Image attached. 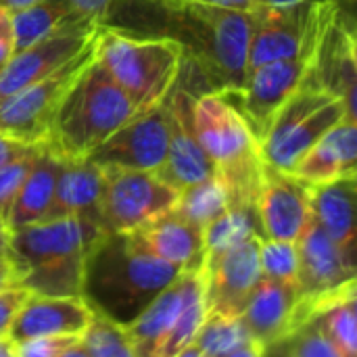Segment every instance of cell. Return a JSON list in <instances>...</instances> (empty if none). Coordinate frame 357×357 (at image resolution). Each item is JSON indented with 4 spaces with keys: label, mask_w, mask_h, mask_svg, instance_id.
Masks as SVG:
<instances>
[{
    "label": "cell",
    "mask_w": 357,
    "mask_h": 357,
    "mask_svg": "<svg viewBox=\"0 0 357 357\" xmlns=\"http://www.w3.org/2000/svg\"><path fill=\"white\" fill-rule=\"evenodd\" d=\"M182 270L153 255L132 232H105L86 255L79 297L92 314L126 328Z\"/></svg>",
    "instance_id": "1"
},
{
    "label": "cell",
    "mask_w": 357,
    "mask_h": 357,
    "mask_svg": "<svg viewBox=\"0 0 357 357\" xmlns=\"http://www.w3.org/2000/svg\"><path fill=\"white\" fill-rule=\"evenodd\" d=\"M107 230L79 218L38 222L8 232L6 257L31 295L79 297L84 261Z\"/></svg>",
    "instance_id": "2"
},
{
    "label": "cell",
    "mask_w": 357,
    "mask_h": 357,
    "mask_svg": "<svg viewBox=\"0 0 357 357\" xmlns=\"http://www.w3.org/2000/svg\"><path fill=\"white\" fill-rule=\"evenodd\" d=\"M136 113L128 94L94 56L63 94L44 144L63 161L88 159Z\"/></svg>",
    "instance_id": "3"
},
{
    "label": "cell",
    "mask_w": 357,
    "mask_h": 357,
    "mask_svg": "<svg viewBox=\"0 0 357 357\" xmlns=\"http://www.w3.org/2000/svg\"><path fill=\"white\" fill-rule=\"evenodd\" d=\"M197 138L224 182L230 207L257 205L264 161L247 121L222 92H205L192 109Z\"/></svg>",
    "instance_id": "4"
},
{
    "label": "cell",
    "mask_w": 357,
    "mask_h": 357,
    "mask_svg": "<svg viewBox=\"0 0 357 357\" xmlns=\"http://www.w3.org/2000/svg\"><path fill=\"white\" fill-rule=\"evenodd\" d=\"M94 56L138 111L165 100L182 67V46L176 40L115 27H98Z\"/></svg>",
    "instance_id": "5"
},
{
    "label": "cell",
    "mask_w": 357,
    "mask_h": 357,
    "mask_svg": "<svg viewBox=\"0 0 357 357\" xmlns=\"http://www.w3.org/2000/svg\"><path fill=\"white\" fill-rule=\"evenodd\" d=\"M351 119L345 105L335 96L299 88L272 117L259 140L261 161L280 172H293L299 159L339 121Z\"/></svg>",
    "instance_id": "6"
},
{
    "label": "cell",
    "mask_w": 357,
    "mask_h": 357,
    "mask_svg": "<svg viewBox=\"0 0 357 357\" xmlns=\"http://www.w3.org/2000/svg\"><path fill=\"white\" fill-rule=\"evenodd\" d=\"M333 13L337 8L326 2L255 4L249 10L247 71L272 61L297 56Z\"/></svg>",
    "instance_id": "7"
},
{
    "label": "cell",
    "mask_w": 357,
    "mask_h": 357,
    "mask_svg": "<svg viewBox=\"0 0 357 357\" xmlns=\"http://www.w3.org/2000/svg\"><path fill=\"white\" fill-rule=\"evenodd\" d=\"M297 255L299 316L301 324L305 326L331 299L356 287L357 266L356 259H351L324 234V230L312 220V215L301 236L297 238Z\"/></svg>",
    "instance_id": "8"
},
{
    "label": "cell",
    "mask_w": 357,
    "mask_h": 357,
    "mask_svg": "<svg viewBox=\"0 0 357 357\" xmlns=\"http://www.w3.org/2000/svg\"><path fill=\"white\" fill-rule=\"evenodd\" d=\"M100 169V222L107 232H132L169 211L178 201L180 192L163 182L157 172L119 167Z\"/></svg>",
    "instance_id": "9"
},
{
    "label": "cell",
    "mask_w": 357,
    "mask_h": 357,
    "mask_svg": "<svg viewBox=\"0 0 357 357\" xmlns=\"http://www.w3.org/2000/svg\"><path fill=\"white\" fill-rule=\"evenodd\" d=\"M96 42V40H94ZM94 59V44L82 54L65 63L44 79L15 92L0 102V134L17 138L25 144H42L48 138L56 107L77 77V73Z\"/></svg>",
    "instance_id": "10"
},
{
    "label": "cell",
    "mask_w": 357,
    "mask_h": 357,
    "mask_svg": "<svg viewBox=\"0 0 357 357\" xmlns=\"http://www.w3.org/2000/svg\"><path fill=\"white\" fill-rule=\"evenodd\" d=\"M322 27H320V31H322ZM320 31L297 56L259 65V67L247 71L245 82L238 90L222 92L234 105V109L241 113V117L247 121L249 130L257 138V144L264 138L274 113L299 90L305 69H307V63H310L312 48H314Z\"/></svg>",
    "instance_id": "11"
},
{
    "label": "cell",
    "mask_w": 357,
    "mask_h": 357,
    "mask_svg": "<svg viewBox=\"0 0 357 357\" xmlns=\"http://www.w3.org/2000/svg\"><path fill=\"white\" fill-rule=\"evenodd\" d=\"M357 42L356 27L335 13L322 27L299 88L322 90L341 100L351 119L356 113Z\"/></svg>",
    "instance_id": "12"
},
{
    "label": "cell",
    "mask_w": 357,
    "mask_h": 357,
    "mask_svg": "<svg viewBox=\"0 0 357 357\" xmlns=\"http://www.w3.org/2000/svg\"><path fill=\"white\" fill-rule=\"evenodd\" d=\"M167 107L169 96L155 107L138 111L88 159L98 167L159 172L167 155Z\"/></svg>",
    "instance_id": "13"
},
{
    "label": "cell",
    "mask_w": 357,
    "mask_h": 357,
    "mask_svg": "<svg viewBox=\"0 0 357 357\" xmlns=\"http://www.w3.org/2000/svg\"><path fill=\"white\" fill-rule=\"evenodd\" d=\"M98 25L90 21H73L31 44L29 48L15 52L0 71V102L15 92L44 79L61 69L65 63L82 54L94 44Z\"/></svg>",
    "instance_id": "14"
},
{
    "label": "cell",
    "mask_w": 357,
    "mask_h": 357,
    "mask_svg": "<svg viewBox=\"0 0 357 357\" xmlns=\"http://www.w3.org/2000/svg\"><path fill=\"white\" fill-rule=\"evenodd\" d=\"M195 94L176 82L167 107V155L157 176L178 192L195 182L215 176V167L195 132Z\"/></svg>",
    "instance_id": "15"
},
{
    "label": "cell",
    "mask_w": 357,
    "mask_h": 357,
    "mask_svg": "<svg viewBox=\"0 0 357 357\" xmlns=\"http://www.w3.org/2000/svg\"><path fill=\"white\" fill-rule=\"evenodd\" d=\"M207 316H241L259 284V238H249L215 259L201 264Z\"/></svg>",
    "instance_id": "16"
},
{
    "label": "cell",
    "mask_w": 357,
    "mask_h": 357,
    "mask_svg": "<svg viewBox=\"0 0 357 357\" xmlns=\"http://www.w3.org/2000/svg\"><path fill=\"white\" fill-rule=\"evenodd\" d=\"M257 215L264 238L297 243L312 215L310 184L289 172H280L264 163Z\"/></svg>",
    "instance_id": "17"
},
{
    "label": "cell",
    "mask_w": 357,
    "mask_h": 357,
    "mask_svg": "<svg viewBox=\"0 0 357 357\" xmlns=\"http://www.w3.org/2000/svg\"><path fill=\"white\" fill-rule=\"evenodd\" d=\"M90 320L92 312L82 297H44L29 293L10 322L8 339L21 343L38 337H82Z\"/></svg>",
    "instance_id": "18"
},
{
    "label": "cell",
    "mask_w": 357,
    "mask_h": 357,
    "mask_svg": "<svg viewBox=\"0 0 357 357\" xmlns=\"http://www.w3.org/2000/svg\"><path fill=\"white\" fill-rule=\"evenodd\" d=\"M241 318L253 341L264 347L289 341L303 326L299 316V291L295 287L261 278Z\"/></svg>",
    "instance_id": "19"
},
{
    "label": "cell",
    "mask_w": 357,
    "mask_h": 357,
    "mask_svg": "<svg viewBox=\"0 0 357 357\" xmlns=\"http://www.w3.org/2000/svg\"><path fill=\"white\" fill-rule=\"evenodd\" d=\"M100 195H102V169L96 163H92L90 159L63 161L56 178L52 203L42 222L61 220V218H79L102 226Z\"/></svg>",
    "instance_id": "20"
},
{
    "label": "cell",
    "mask_w": 357,
    "mask_h": 357,
    "mask_svg": "<svg viewBox=\"0 0 357 357\" xmlns=\"http://www.w3.org/2000/svg\"><path fill=\"white\" fill-rule=\"evenodd\" d=\"M357 121H339L295 165V178L310 186L357 176Z\"/></svg>",
    "instance_id": "21"
},
{
    "label": "cell",
    "mask_w": 357,
    "mask_h": 357,
    "mask_svg": "<svg viewBox=\"0 0 357 357\" xmlns=\"http://www.w3.org/2000/svg\"><path fill=\"white\" fill-rule=\"evenodd\" d=\"M356 192L357 178H341L310 186L312 220L351 259H357Z\"/></svg>",
    "instance_id": "22"
},
{
    "label": "cell",
    "mask_w": 357,
    "mask_h": 357,
    "mask_svg": "<svg viewBox=\"0 0 357 357\" xmlns=\"http://www.w3.org/2000/svg\"><path fill=\"white\" fill-rule=\"evenodd\" d=\"M132 234L144 249L163 261L184 270L201 268L203 264V228L190 224L174 209L132 230Z\"/></svg>",
    "instance_id": "23"
},
{
    "label": "cell",
    "mask_w": 357,
    "mask_h": 357,
    "mask_svg": "<svg viewBox=\"0 0 357 357\" xmlns=\"http://www.w3.org/2000/svg\"><path fill=\"white\" fill-rule=\"evenodd\" d=\"M61 159L42 144L21 188L17 190L8 211H6V232L38 224L46 218L52 203L56 178L61 172Z\"/></svg>",
    "instance_id": "24"
},
{
    "label": "cell",
    "mask_w": 357,
    "mask_h": 357,
    "mask_svg": "<svg viewBox=\"0 0 357 357\" xmlns=\"http://www.w3.org/2000/svg\"><path fill=\"white\" fill-rule=\"evenodd\" d=\"M182 272L130 326L123 328L136 357H161L163 345L167 343L172 328L182 310V297H184Z\"/></svg>",
    "instance_id": "25"
},
{
    "label": "cell",
    "mask_w": 357,
    "mask_h": 357,
    "mask_svg": "<svg viewBox=\"0 0 357 357\" xmlns=\"http://www.w3.org/2000/svg\"><path fill=\"white\" fill-rule=\"evenodd\" d=\"M249 238H264L257 205L228 207L203 230V261L215 259Z\"/></svg>",
    "instance_id": "26"
},
{
    "label": "cell",
    "mask_w": 357,
    "mask_h": 357,
    "mask_svg": "<svg viewBox=\"0 0 357 357\" xmlns=\"http://www.w3.org/2000/svg\"><path fill=\"white\" fill-rule=\"evenodd\" d=\"M10 13H13L15 52L29 48L31 44L40 42L42 38L50 36L52 31L61 29L67 23L82 21L71 15L65 0H36V2H31L23 8L10 10Z\"/></svg>",
    "instance_id": "27"
},
{
    "label": "cell",
    "mask_w": 357,
    "mask_h": 357,
    "mask_svg": "<svg viewBox=\"0 0 357 357\" xmlns=\"http://www.w3.org/2000/svg\"><path fill=\"white\" fill-rule=\"evenodd\" d=\"M230 207V197L224 182L218 176H209L180 190L176 205L172 207L178 215L188 220L199 228H207L213 220L226 213Z\"/></svg>",
    "instance_id": "28"
},
{
    "label": "cell",
    "mask_w": 357,
    "mask_h": 357,
    "mask_svg": "<svg viewBox=\"0 0 357 357\" xmlns=\"http://www.w3.org/2000/svg\"><path fill=\"white\" fill-rule=\"evenodd\" d=\"M312 322L320 326L343 357H357L356 287L328 301Z\"/></svg>",
    "instance_id": "29"
},
{
    "label": "cell",
    "mask_w": 357,
    "mask_h": 357,
    "mask_svg": "<svg viewBox=\"0 0 357 357\" xmlns=\"http://www.w3.org/2000/svg\"><path fill=\"white\" fill-rule=\"evenodd\" d=\"M249 341L253 337L241 316H207L192 343L205 357H224Z\"/></svg>",
    "instance_id": "30"
},
{
    "label": "cell",
    "mask_w": 357,
    "mask_h": 357,
    "mask_svg": "<svg viewBox=\"0 0 357 357\" xmlns=\"http://www.w3.org/2000/svg\"><path fill=\"white\" fill-rule=\"evenodd\" d=\"M259 266H261V276L266 280L297 289V274H299L297 243L259 238Z\"/></svg>",
    "instance_id": "31"
},
{
    "label": "cell",
    "mask_w": 357,
    "mask_h": 357,
    "mask_svg": "<svg viewBox=\"0 0 357 357\" xmlns=\"http://www.w3.org/2000/svg\"><path fill=\"white\" fill-rule=\"evenodd\" d=\"M79 341L90 357H136L126 331L96 314H92V320Z\"/></svg>",
    "instance_id": "32"
},
{
    "label": "cell",
    "mask_w": 357,
    "mask_h": 357,
    "mask_svg": "<svg viewBox=\"0 0 357 357\" xmlns=\"http://www.w3.org/2000/svg\"><path fill=\"white\" fill-rule=\"evenodd\" d=\"M291 357H343V354L316 322H310L291 337Z\"/></svg>",
    "instance_id": "33"
},
{
    "label": "cell",
    "mask_w": 357,
    "mask_h": 357,
    "mask_svg": "<svg viewBox=\"0 0 357 357\" xmlns=\"http://www.w3.org/2000/svg\"><path fill=\"white\" fill-rule=\"evenodd\" d=\"M42 144H36L25 157L0 167V213L4 215V222H6V211H8L17 190L21 188V184H23V180H25V176H27V172H29V167H31Z\"/></svg>",
    "instance_id": "34"
},
{
    "label": "cell",
    "mask_w": 357,
    "mask_h": 357,
    "mask_svg": "<svg viewBox=\"0 0 357 357\" xmlns=\"http://www.w3.org/2000/svg\"><path fill=\"white\" fill-rule=\"evenodd\" d=\"M71 15L82 21L96 23L98 27H105L121 0H65Z\"/></svg>",
    "instance_id": "35"
},
{
    "label": "cell",
    "mask_w": 357,
    "mask_h": 357,
    "mask_svg": "<svg viewBox=\"0 0 357 357\" xmlns=\"http://www.w3.org/2000/svg\"><path fill=\"white\" fill-rule=\"evenodd\" d=\"M79 337H38L29 341L15 343L17 357H59Z\"/></svg>",
    "instance_id": "36"
},
{
    "label": "cell",
    "mask_w": 357,
    "mask_h": 357,
    "mask_svg": "<svg viewBox=\"0 0 357 357\" xmlns=\"http://www.w3.org/2000/svg\"><path fill=\"white\" fill-rule=\"evenodd\" d=\"M27 291L25 289H6L0 291V337L8 335L10 322L17 314V310L23 305V301L27 299Z\"/></svg>",
    "instance_id": "37"
},
{
    "label": "cell",
    "mask_w": 357,
    "mask_h": 357,
    "mask_svg": "<svg viewBox=\"0 0 357 357\" xmlns=\"http://www.w3.org/2000/svg\"><path fill=\"white\" fill-rule=\"evenodd\" d=\"M15 52L13 42V13L4 6H0V71L8 63V59Z\"/></svg>",
    "instance_id": "38"
},
{
    "label": "cell",
    "mask_w": 357,
    "mask_h": 357,
    "mask_svg": "<svg viewBox=\"0 0 357 357\" xmlns=\"http://www.w3.org/2000/svg\"><path fill=\"white\" fill-rule=\"evenodd\" d=\"M36 144H25L17 138H10V136H4L0 134V167L25 157Z\"/></svg>",
    "instance_id": "39"
},
{
    "label": "cell",
    "mask_w": 357,
    "mask_h": 357,
    "mask_svg": "<svg viewBox=\"0 0 357 357\" xmlns=\"http://www.w3.org/2000/svg\"><path fill=\"white\" fill-rule=\"evenodd\" d=\"M19 287V278H17V272L10 264V259L4 255L0 257V291H6V289H17ZM21 289V287H19Z\"/></svg>",
    "instance_id": "40"
},
{
    "label": "cell",
    "mask_w": 357,
    "mask_h": 357,
    "mask_svg": "<svg viewBox=\"0 0 357 357\" xmlns=\"http://www.w3.org/2000/svg\"><path fill=\"white\" fill-rule=\"evenodd\" d=\"M324 2L335 6L339 17L356 27V0H324Z\"/></svg>",
    "instance_id": "41"
},
{
    "label": "cell",
    "mask_w": 357,
    "mask_h": 357,
    "mask_svg": "<svg viewBox=\"0 0 357 357\" xmlns=\"http://www.w3.org/2000/svg\"><path fill=\"white\" fill-rule=\"evenodd\" d=\"M184 2H201V4H213V6H224V8L251 10L261 0H184Z\"/></svg>",
    "instance_id": "42"
},
{
    "label": "cell",
    "mask_w": 357,
    "mask_h": 357,
    "mask_svg": "<svg viewBox=\"0 0 357 357\" xmlns=\"http://www.w3.org/2000/svg\"><path fill=\"white\" fill-rule=\"evenodd\" d=\"M264 354H266V347H264L261 343L249 341V343H245L243 347L234 349L232 354H228V356L224 357H264Z\"/></svg>",
    "instance_id": "43"
},
{
    "label": "cell",
    "mask_w": 357,
    "mask_h": 357,
    "mask_svg": "<svg viewBox=\"0 0 357 357\" xmlns=\"http://www.w3.org/2000/svg\"><path fill=\"white\" fill-rule=\"evenodd\" d=\"M264 357H291V339L289 341H280V343H274L270 347H266V354Z\"/></svg>",
    "instance_id": "44"
},
{
    "label": "cell",
    "mask_w": 357,
    "mask_h": 357,
    "mask_svg": "<svg viewBox=\"0 0 357 357\" xmlns=\"http://www.w3.org/2000/svg\"><path fill=\"white\" fill-rule=\"evenodd\" d=\"M59 357H90V356H88L86 347L82 345V341L77 339V341H73L67 349H63V354H61Z\"/></svg>",
    "instance_id": "45"
},
{
    "label": "cell",
    "mask_w": 357,
    "mask_h": 357,
    "mask_svg": "<svg viewBox=\"0 0 357 357\" xmlns=\"http://www.w3.org/2000/svg\"><path fill=\"white\" fill-rule=\"evenodd\" d=\"M0 357H17V345L8 335L0 337Z\"/></svg>",
    "instance_id": "46"
},
{
    "label": "cell",
    "mask_w": 357,
    "mask_h": 357,
    "mask_svg": "<svg viewBox=\"0 0 357 357\" xmlns=\"http://www.w3.org/2000/svg\"><path fill=\"white\" fill-rule=\"evenodd\" d=\"M174 357H205V356L201 354V349H199L195 343H190V345H186L184 349H180V351H178Z\"/></svg>",
    "instance_id": "47"
},
{
    "label": "cell",
    "mask_w": 357,
    "mask_h": 357,
    "mask_svg": "<svg viewBox=\"0 0 357 357\" xmlns=\"http://www.w3.org/2000/svg\"><path fill=\"white\" fill-rule=\"evenodd\" d=\"M31 2H36V0H0V6H4L8 10H17V8H23Z\"/></svg>",
    "instance_id": "48"
},
{
    "label": "cell",
    "mask_w": 357,
    "mask_h": 357,
    "mask_svg": "<svg viewBox=\"0 0 357 357\" xmlns=\"http://www.w3.org/2000/svg\"><path fill=\"white\" fill-rule=\"evenodd\" d=\"M6 245H8V232H0V257L6 255Z\"/></svg>",
    "instance_id": "49"
},
{
    "label": "cell",
    "mask_w": 357,
    "mask_h": 357,
    "mask_svg": "<svg viewBox=\"0 0 357 357\" xmlns=\"http://www.w3.org/2000/svg\"><path fill=\"white\" fill-rule=\"evenodd\" d=\"M268 4H291V2H324V0H261Z\"/></svg>",
    "instance_id": "50"
},
{
    "label": "cell",
    "mask_w": 357,
    "mask_h": 357,
    "mask_svg": "<svg viewBox=\"0 0 357 357\" xmlns=\"http://www.w3.org/2000/svg\"><path fill=\"white\" fill-rule=\"evenodd\" d=\"M6 230V222H4V215L0 213V232H4Z\"/></svg>",
    "instance_id": "51"
}]
</instances>
